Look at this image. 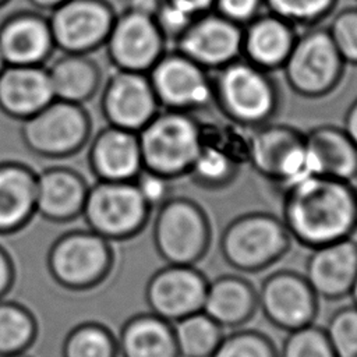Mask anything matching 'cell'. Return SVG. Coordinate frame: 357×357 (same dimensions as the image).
<instances>
[{
  "label": "cell",
  "instance_id": "6da1fadb",
  "mask_svg": "<svg viewBox=\"0 0 357 357\" xmlns=\"http://www.w3.org/2000/svg\"><path fill=\"white\" fill-rule=\"evenodd\" d=\"M282 192L280 218L293 241L311 250L357 231V197L350 181L312 174Z\"/></svg>",
  "mask_w": 357,
  "mask_h": 357
},
{
  "label": "cell",
  "instance_id": "7a4b0ae2",
  "mask_svg": "<svg viewBox=\"0 0 357 357\" xmlns=\"http://www.w3.org/2000/svg\"><path fill=\"white\" fill-rule=\"evenodd\" d=\"M213 106L223 119L254 130L275 119L280 109V91L272 73L243 57L212 74Z\"/></svg>",
  "mask_w": 357,
  "mask_h": 357
},
{
  "label": "cell",
  "instance_id": "3957f363",
  "mask_svg": "<svg viewBox=\"0 0 357 357\" xmlns=\"http://www.w3.org/2000/svg\"><path fill=\"white\" fill-rule=\"evenodd\" d=\"M291 241L282 218L265 211H250L225 226L219 250L230 268L241 273H258L280 261Z\"/></svg>",
  "mask_w": 357,
  "mask_h": 357
},
{
  "label": "cell",
  "instance_id": "277c9868",
  "mask_svg": "<svg viewBox=\"0 0 357 357\" xmlns=\"http://www.w3.org/2000/svg\"><path fill=\"white\" fill-rule=\"evenodd\" d=\"M144 169L170 180L185 177L201 142V120L191 113L160 109L138 132Z\"/></svg>",
  "mask_w": 357,
  "mask_h": 357
},
{
  "label": "cell",
  "instance_id": "5b68a950",
  "mask_svg": "<svg viewBox=\"0 0 357 357\" xmlns=\"http://www.w3.org/2000/svg\"><path fill=\"white\" fill-rule=\"evenodd\" d=\"M152 240L158 255L166 264L195 265L211 247L212 225L195 199L170 195L156 208Z\"/></svg>",
  "mask_w": 357,
  "mask_h": 357
},
{
  "label": "cell",
  "instance_id": "8992f818",
  "mask_svg": "<svg viewBox=\"0 0 357 357\" xmlns=\"http://www.w3.org/2000/svg\"><path fill=\"white\" fill-rule=\"evenodd\" d=\"M346 66L328 28L315 25L297 35L282 71L293 93L304 99H321L337 89Z\"/></svg>",
  "mask_w": 357,
  "mask_h": 357
},
{
  "label": "cell",
  "instance_id": "52a82bcc",
  "mask_svg": "<svg viewBox=\"0 0 357 357\" xmlns=\"http://www.w3.org/2000/svg\"><path fill=\"white\" fill-rule=\"evenodd\" d=\"M248 165L282 191L314 174L305 132L284 123L269 121L248 132Z\"/></svg>",
  "mask_w": 357,
  "mask_h": 357
},
{
  "label": "cell",
  "instance_id": "ba28073f",
  "mask_svg": "<svg viewBox=\"0 0 357 357\" xmlns=\"http://www.w3.org/2000/svg\"><path fill=\"white\" fill-rule=\"evenodd\" d=\"M112 241L92 230L61 234L47 254V269L61 287L86 290L107 279L114 265Z\"/></svg>",
  "mask_w": 357,
  "mask_h": 357
},
{
  "label": "cell",
  "instance_id": "9c48e42d",
  "mask_svg": "<svg viewBox=\"0 0 357 357\" xmlns=\"http://www.w3.org/2000/svg\"><path fill=\"white\" fill-rule=\"evenodd\" d=\"M152 209L132 181H102L88 188L82 215L88 229L123 241L137 236L148 223Z\"/></svg>",
  "mask_w": 357,
  "mask_h": 357
},
{
  "label": "cell",
  "instance_id": "30bf717a",
  "mask_svg": "<svg viewBox=\"0 0 357 357\" xmlns=\"http://www.w3.org/2000/svg\"><path fill=\"white\" fill-rule=\"evenodd\" d=\"M146 74L160 109L194 114L213 106L211 71L174 47L167 49Z\"/></svg>",
  "mask_w": 357,
  "mask_h": 357
},
{
  "label": "cell",
  "instance_id": "8fae6325",
  "mask_svg": "<svg viewBox=\"0 0 357 357\" xmlns=\"http://www.w3.org/2000/svg\"><path fill=\"white\" fill-rule=\"evenodd\" d=\"M258 310L278 329L290 332L314 324L319 298L303 273L279 269L269 273L257 289Z\"/></svg>",
  "mask_w": 357,
  "mask_h": 357
},
{
  "label": "cell",
  "instance_id": "7c38bea8",
  "mask_svg": "<svg viewBox=\"0 0 357 357\" xmlns=\"http://www.w3.org/2000/svg\"><path fill=\"white\" fill-rule=\"evenodd\" d=\"M89 132V119L78 103L54 99L24 120L25 144L43 156H64L75 152Z\"/></svg>",
  "mask_w": 357,
  "mask_h": 357
},
{
  "label": "cell",
  "instance_id": "4fadbf2b",
  "mask_svg": "<svg viewBox=\"0 0 357 357\" xmlns=\"http://www.w3.org/2000/svg\"><path fill=\"white\" fill-rule=\"evenodd\" d=\"M208 278L195 265L166 264L145 286L149 311L172 324L202 310Z\"/></svg>",
  "mask_w": 357,
  "mask_h": 357
},
{
  "label": "cell",
  "instance_id": "5bb4252c",
  "mask_svg": "<svg viewBox=\"0 0 357 357\" xmlns=\"http://www.w3.org/2000/svg\"><path fill=\"white\" fill-rule=\"evenodd\" d=\"M105 43L117 70L145 74L162 57L169 45L153 17L128 7L116 15Z\"/></svg>",
  "mask_w": 357,
  "mask_h": 357
},
{
  "label": "cell",
  "instance_id": "9a60e30c",
  "mask_svg": "<svg viewBox=\"0 0 357 357\" xmlns=\"http://www.w3.org/2000/svg\"><path fill=\"white\" fill-rule=\"evenodd\" d=\"M114 18L105 0H66L53 8L49 26L61 50L85 54L106 42Z\"/></svg>",
  "mask_w": 357,
  "mask_h": 357
},
{
  "label": "cell",
  "instance_id": "2e32d148",
  "mask_svg": "<svg viewBox=\"0 0 357 357\" xmlns=\"http://www.w3.org/2000/svg\"><path fill=\"white\" fill-rule=\"evenodd\" d=\"M241 29L211 10L194 18L174 49L213 73L241 57Z\"/></svg>",
  "mask_w": 357,
  "mask_h": 357
},
{
  "label": "cell",
  "instance_id": "e0dca14e",
  "mask_svg": "<svg viewBox=\"0 0 357 357\" xmlns=\"http://www.w3.org/2000/svg\"><path fill=\"white\" fill-rule=\"evenodd\" d=\"M160 110L148 74L117 70L102 93V112L109 126L138 132Z\"/></svg>",
  "mask_w": 357,
  "mask_h": 357
},
{
  "label": "cell",
  "instance_id": "ac0fdd59",
  "mask_svg": "<svg viewBox=\"0 0 357 357\" xmlns=\"http://www.w3.org/2000/svg\"><path fill=\"white\" fill-rule=\"evenodd\" d=\"M303 275L318 298L347 297L357 278V240L349 237L311 248Z\"/></svg>",
  "mask_w": 357,
  "mask_h": 357
},
{
  "label": "cell",
  "instance_id": "d6986e66",
  "mask_svg": "<svg viewBox=\"0 0 357 357\" xmlns=\"http://www.w3.org/2000/svg\"><path fill=\"white\" fill-rule=\"evenodd\" d=\"M298 32L283 18L262 11L241 29V57L273 73L284 66Z\"/></svg>",
  "mask_w": 357,
  "mask_h": 357
},
{
  "label": "cell",
  "instance_id": "ffe728a7",
  "mask_svg": "<svg viewBox=\"0 0 357 357\" xmlns=\"http://www.w3.org/2000/svg\"><path fill=\"white\" fill-rule=\"evenodd\" d=\"M89 162L102 181H134L144 169L138 134L109 126L93 139Z\"/></svg>",
  "mask_w": 357,
  "mask_h": 357
},
{
  "label": "cell",
  "instance_id": "44dd1931",
  "mask_svg": "<svg viewBox=\"0 0 357 357\" xmlns=\"http://www.w3.org/2000/svg\"><path fill=\"white\" fill-rule=\"evenodd\" d=\"M54 100L47 70L40 66H6L0 73V109L28 119Z\"/></svg>",
  "mask_w": 357,
  "mask_h": 357
},
{
  "label": "cell",
  "instance_id": "7402d4cb",
  "mask_svg": "<svg viewBox=\"0 0 357 357\" xmlns=\"http://www.w3.org/2000/svg\"><path fill=\"white\" fill-rule=\"evenodd\" d=\"M202 311L223 329H237L258 311V294L244 276L225 273L208 282Z\"/></svg>",
  "mask_w": 357,
  "mask_h": 357
},
{
  "label": "cell",
  "instance_id": "603a6c76",
  "mask_svg": "<svg viewBox=\"0 0 357 357\" xmlns=\"http://www.w3.org/2000/svg\"><path fill=\"white\" fill-rule=\"evenodd\" d=\"M314 174L353 181L357 176V145L343 127L319 124L305 132Z\"/></svg>",
  "mask_w": 357,
  "mask_h": 357
},
{
  "label": "cell",
  "instance_id": "cb8c5ba5",
  "mask_svg": "<svg viewBox=\"0 0 357 357\" xmlns=\"http://www.w3.org/2000/svg\"><path fill=\"white\" fill-rule=\"evenodd\" d=\"M49 21L18 14L0 26V52L7 66H39L53 47Z\"/></svg>",
  "mask_w": 357,
  "mask_h": 357
},
{
  "label": "cell",
  "instance_id": "d4e9b609",
  "mask_svg": "<svg viewBox=\"0 0 357 357\" xmlns=\"http://www.w3.org/2000/svg\"><path fill=\"white\" fill-rule=\"evenodd\" d=\"M88 188L70 169H47L36 177V212L52 222H68L82 213Z\"/></svg>",
  "mask_w": 357,
  "mask_h": 357
},
{
  "label": "cell",
  "instance_id": "484cf974",
  "mask_svg": "<svg viewBox=\"0 0 357 357\" xmlns=\"http://www.w3.org/2000/svg\"><path fill=\"white\" fill-rule=\"evenodd\" d=\"M116 337L119 357H180L173 324L151 311L128 318Z\"/></svg>",
  "mask_w": 357,
  "mask_h": 357
},
{
  "label": "cell",
  "instance_id": "4316f807",
  "mask_svg": "<svg viewBox=\"0 0 357 357\" xmlns=\"http://www.w3.org/2000/svg\"><path fill=\"white\" fill-rule=\"evenodd\" d=\"M36 212V177L20 165H0V234L22 229Z\"/></svg>",
  "mask_w": 357,
  "mask_h": 357
},
{
  "label": "cell",
  "instance_id": "83f0119b",
  "mask_svg": "<svg viewBox=\"0 0 357 357\" xmlns=\"http://www.w3.org/2000/svg\"><path fill=\"white\" fill-rule=\"evenodd\" d=\"M47 70L54 99L82 103L98 91L100 73L98 66L85 54L66 53Z\"/></svg>",
  "mask_w": 357,
  "mask_h": 357
},
{
  "label": "cell",
  "instance_id": "f1b7e54d",
  "mask_svg": "<svg viewBox=\"0 0 357 357\" xmlns=\"http://www.w3.org/2000/svg\"><path fill=\"white\" fill-rule=\"evenodd\" d=\"M180 357H211L225 335V329L202 310L173 324Z\"/></svg>",
  "mask_w": 357,
  "mask_h": 357
},
{
  "label": "cell",
  "instance_id": "f546056e",
  "mask_svg": "<svg viewBox=\"0 0 357 357\" xmlns=\"http://www.w3.org/2000/svg\"><path fill=\"white\" fill-rule=\"evenodd\" d=\"M36 332V321L26 307L0 298V357L25 353Z\"/></svg>",
  "mask_w": 357,
  "mask_h": 357
},
{
  "label": "cell",
  "instance_id": "4dcf8cb0",
  "mask_svg": "<svg viewBox=\"0 0 357 357\" xmlns=\"http://www.w3.org/2000/svg\"><path fill=\"white\" fill-rule=\"evenodd\" d=\"M241 166L223 152L202 145L185 177L198 188L219 191L236 181Z\"/></svg>",
  "mask_w": 357,
  "mask_h": 357
},
{
  "label": "cell",
  "instance_id": "1f68e13d",
  "mask_svg": "<svg viewBox=\"0 0 357 357\" xmlns=\"http://www.w3.org/2000/svg\"><path fill=\"white\" fill-rule=\"evenodd\" d=\"M63 357H119L117 337L98 322H84L73 328L63 343Z\"/></svg>",
  "mask_w": 357,
  "mask_h": 357
},
{
  "label": "cell",
  "instance_id": "d6a6232c",
  "mask_svg": "<svg viewBox=\"0 0 357 357\" xmlns=\"http://www.w3.org/2000/svg\"><path fill=\"white\" fill-rule=\"evenodd\" d=\"M247 130L227 121L201 120V142L218 149L231 158L237 165H248V134Z\"/></svg>",
  "mask_w": 357,
  "mask_h": 357
},
{
  "label": "cell",
  "instance_id": "836d02e7",
  "mask_svg": "<svg viewBox=\"0 0 357 357\" xmlns=\"http://www.w3.org/2000/svg\"><path fill=\"white\" fill-rule=\"evenodd\" d=\"M339 0H264L266 11L296 28L321 25L335 11Z\"/></svg>",
  "mask_w": 357,
  "mask_h": 357
},
{
  "label": "cell",
  "instance_id": "e575fe53",
  "mask_svg": "<svg viewBox=\"0 0 357 357\" xmlns=\"http://www.w3.org/2000/svg\"><path fill=\"white\" fill-rule=\"evenodd\" d=\"M211 357H279V349L266 333L237 328L223 335Z\"/></svg>",
  "mask_w": 357,
  "mask_h": 357
},
{
  "label": "cell",
  "instance_id": "d590c367",
  "mask_svg": "<svg viewBox=\"0 0 357 357\" xmlns=\"http://www.w3.org/2000/svg\"><path fill=\"white\" fill-rule=\"evenodd\" d=\"M279 357H336L324 328L310 324L287 332Z\"/></svg>",
  "mask_w": 357,
  "mask_h": 357
},
{
  "label": "cell",
  "instance_id": "8d00e7d4",
  "mask_svg": "<svg viewBox=\"0 0 357 357\" xmlns=\"http://www.w3.org/2000/svg\"><path fill=\"white\" fill-rule=\"evenodd\" d=\"M336 357H357V307L337 308L324 328Z\"/></svg>",
  "mask_w": 357,
  "mask_h": 357
},
{
  "label": "cell",
  "instance_id": "74e56055",
  "mask_svg": "<svg viewBox=\"0 0 357 357\" xmlns=\"http://www.w3.org/2000/svg\"><path fill=\"white\" fill-rule=\"evenodd\" d=\"M326 28L344 63L357 66V4L335 11Z\"/></svg>",
  "mask_w": 357,
  "mask_h": 357
},
{
  "label": "cell",
  "instance_id": "f35d334b",
  "mask_svg": "<svg viewBox=\"0 0 357 357\" xmlns=\"http://www.w3.org/2000/svg\"><path fill=\"white\" fill-rule=\"evenodd\" d=\"M195 15L184 11L183 8L169 3L167 0H162L153 20L166 39L167 43H176L178 38L185 32L190 24L194 21Z\"/></svg>",
  "mask_w": 357,
  "mask_h": 357
},
{
  "label": "cell",
  "instance_id": "ab89813d",
  "mask_svg": "<svg viewBox=\"0 0 357 357\" xmlns=\"http://www.w3.org/2000/svg\"><path fill=\"white\" fill-rule=\"evenodd\" d=\"M132 183L151 209H156L163 204L173 191V180L146 169H142Z\"/></svg>",
  "mask_w": 357,
  "mask_h": 357
},
{
  "label": "cell",
  "instance_id": "60d3db41",
  "mask_svg": "<svg viewBox=\"0 0 357 357\" xmlns=\"http://www.w3.org/2000/svg\"><path fill=\"white\" fill-rule=\"evenodd\" d=\"M264 0H215L213 11L243 26L262 13Z\"/></svg>",
  "mask_w": 357,
  "mask_h": 357
},
{
  "label": "cell",
  "instance_id": "b9f144b4",
  "mask_svg": "<svg viewBox=\"0 0 357 357\" xmlns=\"http://www.w3.org/2000/svg\"><path fill=\"white\" fill-rule=\"evenodd\" d=\"M14 282V266L8 254L0 247V298L11 289Z\"/></svg>",
  "mask_w": 357,
  "mask_h": 357
},
{
  "label": "cell",
  "instance_id": "7bdbcfd3",
  "mask_svg": "<svg viewBox=\"0 0 357 357\" xmlns=\"http://www.w3.org/2000/svg\"><path fill=\"white\" fill-rule=\"evenodd\" d=\"M167 1L195 17L206 11H211L215 3V0H167Z\"/></svg>",
  "mask_w": 357,
  "mask_h": 357
},
{
  "label": "cell",
  "instance_id": "ee69618b",
  "mask_svg": "<svg viewBox=\"0 0 357 357\" xmlns=\"http://www.w3.org/2000/svg\"><path fill=\"white\" fill-rule=\"evenodd\" d=\"M343 130L357 145V98L349 105L343 117Z\"/></svg>",
  "mask_w": 357,
  "mask_h": 357
},
{
  "label": "cell",
  "instance_id": "f6af8a7d",
  "mask_svg": "<svg viewBox=\"0 0 357 357\" xmlns=\"http://www.w3.org/2000/svg\"><path fill=\"white\" fill-rule=\"evenodd\" d=\"M160 1L162 0H130L128 8L153 17L159 4H160Z\"/></svg>",
  "mask_w": 357,
  "mask_h": 357
},
{
  "label": "cell",
  "instance_id": "bcb514c9",
  "mask_svg": "<svg viewBox=\"0 0 357 357\" xmlns=\"http://www.w3.org/2000/svg\"><path fill=\"white\" fill-rule=\"evenodd\" d=\"M35 6L42 7V8H56L57 6H60L61 3H64L66 0H31Z\"/></svg>",
  "mask_w": 357,
  "mask_h": 357
},
{
  "label": "cell",
  "instance_id": "7dc6e473",
  "mask_svg": "<svg viewBox=\"0 0 357 357\" xmlns=\"http://www.w3.org/2000/svg\"><path fill=\"white\" fill-rule=\"evenodd\" d=\"M349 296L351 297L353 304L357 307V278H356V280H354V284H353V287H351V290H350V294H349Z\"/></svg>",
  "mask_w": 357,
  "mask_h": 357
},
{
  "label": "cell",
  "instance_id": "c3c4849f",
  "mask_svg": "<svg viewBox=\"0 0 357 357\" xmlns=\"http://www.w3.org/2000/svg\"><path fill=\"white\" fill-rule=\"evenodd\" d=\"M7 64H6V61H4V59H3V56H1V52H0V73L3 71V68L6 67Z\"/></svg>",
  "mask_w": 357,
  "mask_h": 357
},
{
  "label": "cell",
  "instance_id": "681fc988",
  "mask_svg": "<svg viewBox=\"0 0 357 357\" xmlns=\"http://www.w3.org/2000/svg\"><path fill=\"white\" fill-rule=\"evenodd\" d=\"M351 185H353V190H354V194H356V197H357V176L354 177V180L351 181Z\"/></svg>",
  "mask_w": 357,
  "mask_h": 357
},
{
  "label": "cell",
  "instance_id": "f907efd6",
  "mask_svg": "<svg viewBox=\"0 0 357 357\" xmlns=\"http://www.w3.org/2000/svg\"><path fill=\"white\" fill-rule=\"evenodd\" d=\"M4 357H29L25 353H17V354H10V356H4Z\"/></svg>",
  "mask_w": 357,
  "mask_h": 357
},
{
  "label": "cell",
  "instance_id": "816d5d0a",
  "mask_svg": "<svg viewBox=\"0 0 357 357\" xmlns=\"http://www.w3.org/2000/svg\"><path fill=\"white\" fill-rule=\"evenodd\" d=\"M3 1H6V0H0V4H1V3H3Z\"/></svg>",
  "mask_w": 357,
  "mask_h": 357
},
{
  "label": "cell",
  "instance_id": "f5cc1de1",
  "mask_svg": "<svg viewBox=\"0 0 357 357\" xmlns=\"http://www.w3.org/2000/svg\"><path fill=\"white\" fill-rule=\"evenodd\" d=\"M356 3H357V0H356Z\"/></svg>",
  "mask_w": 357,
  "mask_h": 357
}]
</instances>
